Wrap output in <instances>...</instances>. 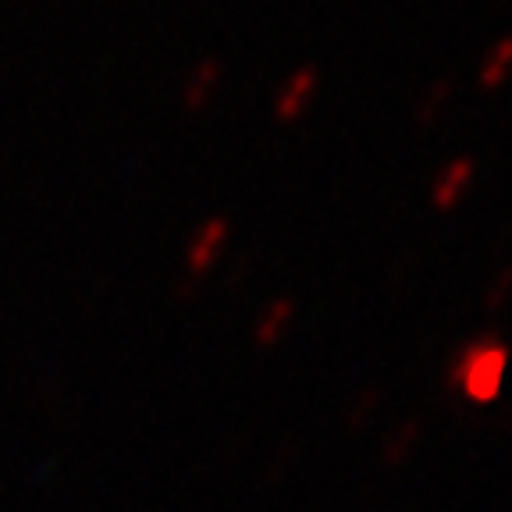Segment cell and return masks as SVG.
Here are the masks:
<instances>
[{
    "label": "cell",
    "instance_id": "1",
    "mask_svg": "<svg viewBox=\"0 0 512 512\" xmlns=\"http://www.w3.org/2000/svg\"><path fill=\"white\" fill-rule=\"evenodd\" d=\"M317 82H320L317 64H299L296 72H288L281 79V86L274 89V114L278 118H296L310 104V96L317 93Z\"/></svg>",
    "mask_w": 512,
    "mask_h": 512
},
{
    "label": "cell",
    "instance_id": "2",
    "mask_svg": "<svg viewBox=\"0 0 512 512\" xmlns=\"http://www.w3.org/2000/svg\"><path fill=\"white\" fill-rule=\"evenodd\" d=\"M224 75V61L217 54H207L200 61L192 64V72L185 75L182 82V104L185 107H203L207 104V96L214 93V86L221 82Z\"/></svg>",
    "mask_w": 512,
    "mask_h": 512
},
{
    "label": "cell",
    "instance_id": "3",
    "mask_svg": "<svg viewBox=\"0 0 512 512\" xmlns=\"http://www.w3.org/2000/svg\"><path fill=\"white\" fill-rule=\"evenodd\" d=\"M509 72H512V32H505V36H498V40L484 50L477 79H480V86H498Z\"/></svg>",
    "mask_w": 512,
    "mask_h": 512
},
{
    "label": "cell",
    "instance_id": "4",
    "mask_svg": "<svg viewBox=\"0 0 512 512\" xmlns=\"http://www.w3.org/2000/svg\"><path fill=\"white\" fill-rule=\"evenodd\" d=\"M473 175V157H459L452 160L445 171L438 175V182H434V196H438V203H452L463 192V185L470 182Z\"/></svg>",
    "mask_w": 512,
    "mask_h": 512
},
{
    "label": "cell",
    "instance_id": "5",
    "mask_svg": "<svg viewBox=\"0 0 512 512\" xmlns=\"http://www.w3.org/2000/svg\"><path fill=\"white\" fill-rule=\"evenodd\" d=\"M448 96H452V79H434L431 86L424 89V96H420V104H416V118L420 121L434 118V114L448 104Z\"/></svg>",
    "mask_w": 512,
    "mask_h": 512
}]
</instances>
